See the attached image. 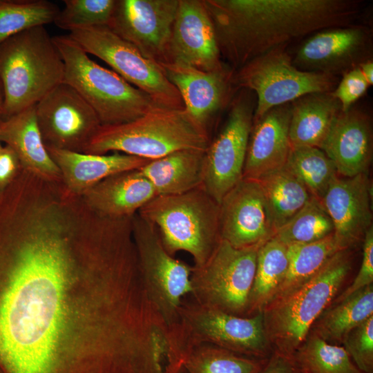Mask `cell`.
Returning <instances> with one entry per match:
<instances>
[{"mask_svg":"<svg viewBox=\"0 0 373 373\" xmlns=\"http://www.w3.org/2000/svg\"><path fill=\"white\" fill-rule=\"evenodd\" d=\"M52 40L64 64L63 82L90 106L101 125L126 123L157 106L113 70L91 59L68 35L52 37Z\"/></svg>","mask_w":373,"mask_h":373,"instance_id":"cell-7","label":"cell"},{"mask_svg":"<svg viewBox=\"0 0 373 373\" xmlns=\"http://www.w3.org/2000/svg\"><path fill=\"white\" fill-rule=\"evenodd\" d=\"M209 132L182 109L156 106L126 123L101 125L83 153L117 152L149 160L184 149L205 151Z\"/></svg>","mask_w":373,"mask_h":373,"instance_id":"cell-5","label":"cell"},{"mask_svg":"<svg viewBox=\"0 0 373 373\" xmlns=\"http://www.w3.org/2000/svg\"><path fill=\"white\" fill-rule=\"evenodd\" d=\"M321 149L333 162L338 175L350 178L367 173L372 158L370 115L354 106L341 111Z\"/></svg>","mask_w":373,"mask_h":373,"instance_id":"cell-21","label":"cell"},{"mask_svg":"<svg viewBox=\"0 0 373 373\" xmlns=\"http://www.w3.org/2000/svg\"><path fill=\"white\" fill-rule=\"evenodd\" d=\"M180 373H186V372L185 371V370L183 367Z\"/></svg>","mask_w":373,"mask_h":373,"instance_id":"cell-45","label":"cell"},{"mask_svg":"<svg viewBox=\"0 0 373 373\" xmlns=\"http://www.w3.org/2000/svg\"><path fill=\"white\" fill-rule=\"evenodd\" d=\"M239 91L224 126L204 152L202 186L218 204L243 177L256 98L252 91Z\"/></svg>","mask_w":373,"mask_h":373,"instance_id":"cell-13","label":"cell"},{"mask_svg":"<svg viewBox=\"0 0 373 373\" xmlns=\"http://www.w3.org/2000/svg\"><path fill=\"white\" fill-rule=\"evenodd\" d=\"M288 264L287 246L276 236L258 247L245 316L262 312L283 280Z\"/></svg>","mask_w":373,"mask_h":373,"instance_id":"cell-29","label":"cell"},{"mask_svg":"<svg viewBox=\"0 0 373 373\" xmlns=\"http://www.w3.org/2000/svg\"><path fill=\"white\" fill-rule=\"evenodd\" d=\"M359 68L369 85L372 86L373 84V59L364 62Z\"/></svg>","mask_w":373,"mask_h":373,"instance_id":"cell-43","label":"cell"},{"mask_svg":"<svg viewBox=\"0 0 373 373\" xmlns=\"http://www.w3.org/2000/svg\"><path fill=\"white\" fill-rule=\"evenodd\" d=\"M204 150L184 149L150 160L140 168L157 195L181 194L202 186Z\"/></svg>","mask_w":373,"mask_h":373,"instance_id":"cell-27","label":"cell"},{"mask_svg":"<svg viewBox=\"0 0 373 373\" xmlns=\"http://www.w3.org/2000/svg\"><path fill=\"white\" fill-rule=\"evenodd\" d=\"M3 101V90H2V86L0 81V102Z\"/></svg>","mask_w":373,"mask_h":373,"instance_id":"cell-44","label":"cell"},{"mask_svg":"<svg viewBox=\"0 0 373 373\" xmlns=\"http://www.w3.org/2000/svg\"><path fill=\"white\" fill-rule=\"evenodd\" d=\"M220 239L237 249L259 247L276 234L268 206L256 180L242 178L220 204Z\"/></svg>","mask_w":373,"mask_h":373,"instance_id":"cell-17","label":"cell"},{"mask_svg":"<svg viewBox=\"0 0 373 373\" xmlns=\"http://www.w3.org/2000/svg\"><path fill=\"white\" fill-rule=\"evenodd\" d=\"M35 113L46 148L83 153L101 126L90 106L64 82L35 104Z\"/></svg>","mask_w":373,"mask_h":373,"instance_id":"cell-16","label":"cell"},{"mask_svg":"<svg viewBox=\"0 0 373 373\" xmlns=\"http://www.w3.org/2000/svg\"><path fill=\"white\" fill-rule=\"evenodd\" d=\"M299 373H363L343 347L309 332L291 356Z\"/></svg>","mask_w":373,"mask_h":373,"instance_id":"cell-32","label":"cell"},{"mask_svg":"<svg viewBox=\"0 0 373 373\" xmlns=\"http://www.w3.org/2000/svg\"><path fill=\"white\" fill-rule=\"evenodd\" d=\"M287 46L273 48L233 70L231 82L236 91H252L256 102L253 120L271 108L291 103L314 93L332 92L340 78L305 72L292 63Z\"/></svg>","mask_w":373,"mask_h":373,"instance_id":"cell-8","label":"cell"},{"mask_svg":"<svg viewBox=\"0 0 373 373\" xmlns=\"http://www.w3.org/2000/svg\"><path fill=\"white\" fill-rule=\"evenodd\" d=\"M0 140L16 153L23 170L43 180L61 182L60 171L44 143L35 105L0 119Z\"/></svg>","mask_w":373,"mask_h":373,"instance_id":"cell-25","label":"cell"},{"mask_svg":"<svg viewBox=\"0 0 373 373\" xmlns=\"http://www.w3.org/2000/svg\"><path fill=\"white\" fill-rule=\"evenodd\" d=\"M290 55L300 70L340 78L373 59L372 30L356 23L325 28L303 39Z\"/></svg>","mask_w":373,"mask_h":373,"instance_id":"cell-14","label":"cell"},{"mask_svg":"<svg viewBox=\"0 0 373 373\" xmlns=\"http://www.w3.org/2000/svg\"><path fill=\"white\" fill-rule=\"evenodd\" d=\"M0 373H3L1 367H0Z\"/></svg>","mask_w":373,"mask_h":373,"instance_id":"cell-47","label":"cell"},{"mask_svg":"<svg viewBox=\"0 0 373 373\" xmlns=\"http://www.w3.org/2000/svg\"><path fill=\"white\" fill-rule=\"evenodd\" d=\"M54 23L61 29L106 26L111 19L115 0H64Z\"/></svg>","mask_w":373,"mask_h":373,"instance_id":"cell-37","label":"cell"},{"mask_svg":"<svg viewBox=\"0 0 373 373\" xmlns=\"http://www.w3.org/2000/svg\"><path fill=\"white\" fill-rule=\"evenodd\" d=\"M1 104H2V102H0V108H1ZM1 142V140H0ZM2 146L1 144V142H0V149H1Z\"/></svg>","mask_w":373,"mask_h":373,"instance_id":"cell-46","label":"cell"},{"mask_svg":"<svg viewBox=\"0 0 373 373\" xmlns=\"http://www.w3.org/2000/svg\"><path fill=\"white\" fill-rule=\"evenodd\" d=\"M170 63L216 71L222 59L211 19L203 0H179L170 46Z\"/></svg>","mask_w":373,"mask_h":373,"instance_id":"cell-18","label":"cell"},{"mask_svg":"<svg viewBox=\"0 0 373 373\" xmlns=\"http://www.w3.org/2000/svg\"><path fill=\"white\" fill-rule=\"evenodd\" d=\"M267 358L247 357L203 343L190 350L183 367L186 373H258Z\"/></svg>","mask_w":373,"mask_h":373,"instance_id":"cell-34","label":"cell"},{"mask_svg":"<svg viewBox=\"0 0 373 373\" xmlns=\"http://www.w3.org/2000/svg\"><path fill=\"white\" fill-rule=\"evenodd\" d=\"M22 167L16 153L9 146L0 149V193L15 180Z\"/></svg>","mask_w":373,"mask_h":373,"instance_id":"cell-41","label":"cell"},{"mask_svg":"<svg viewBox=\"0 0 373 373\" xmlns=\"http://www.w3.org/2000/svg\"><path fill=\"white\" fill-rule=\"evenodd\" d=\"M369 86L358 67L343 75L332 94L340 102L342 111H346L365 94Z\"/></svg>","mask_w":373,"mask_h":373,"instance_id":"cell-39","label":"cell"},{"mask_svg":"<svg viewBox=\"0 0 373 373\" xmlns=\"http://www.w3.org/2000/svg\"><path fill=\"white\" fill-rule=\"evenodd\" d=\"M291 103L274 107L253 120L243 178L257 180L285 166L291 146L289 139Z\"/></svg>","mask_w":373,"mask_h":373,"instance_id":"cell-22","label":"cell"},{"mask_svg":"<svg viewBox=\"0 0 373 373\" xmlns=\"http://www.w3.org/2000/svg\"><path fill=\"white\" fill-rule=\"evenodd\" d=\"M276 231L287 222L311 199L307 189L285 166L258 179Z\"/></svg>","mask_w":373,"mask_h":373,"instance_id":"cell-30","label":"cell"},{"mask_svg":"<svg viewBox=\"0 0 373 373\" xmlns=\"http://www.w3.org/2000/svg\"><path fill=\"white\" fill-rule=\"evenodd\" d=\"M289 139L291 146L321 149L338 115L340 102L332 92L314 93L291 102Z\"/></svg>","mask_w":373,"mask_h":373,"instance_id":"cell-26","label":"cell"},{"mask_svg":"<svg viewBox=\"0 0 373 373\" xmlns=\"http://www.w3.org/2000/svg\"><path fill=\"white\" fill-rule=\"evenodd\" d=\"M156 195L155 188L138 169L111 175L82 197L99 215L121 218L133 217Z\"/></svg>","mask_w":373,"mask_h":373,"instance_id":"cell-24","label":"cell"},{"mask_svg":"<svg viewBox=\"0 0 373 373\" xmlns=\"http://www.w3.org/2000/svg\"><path fill=\"white\" fill-rule=\"evenodd\" d=\"M352 269L349 249L336 252L305 282L264 307V326L274 351L291 357L335 298Z\"/></svg>","mask_w":373,"mask_h":373,"instance_id":"cell-4","label":"cell"},{"mask_svg":"<svg viewBox=\"0 0 373 373\" xmlns=\"http://www.w3.org/2000/svg\"><path fill=\"white\" fill-rule=\"evenodd\" d=\"M371 201L367 173L350 178L338 176L329 185L321 202L332 220L341 249H350L363 240L372 226Z\"/></svg>","mask_w":373,"mask_h":373,"instance_id":"cell-20","label":"cell"},{"mask_svg":"<svg viewBox=\"0 0 373 373\" xmlns=\"http://www.w3.org/2000/svg\"><path fill=\"white\" fill-rule=\"evenodd\" d=\"M219 204L202 186L177 195H157L138 214L153 224L171 256L189 253L202 265L220 240Z\"/></svg>","mask_w":373,"mask_h":373,"instance_id":"cell-6","label":"cell"},{"mask_svg":"<svg viewBox=\"0 0 373 373\" xmlns=\"http://www.w3.org/2000/svg\"><path fill=\"white\" fill-rule=\"evenodd\" d=\"M68 36L87 54L103 60L127 82L144 93L157 106L184 108L178 89L160 66L144 57L135 46L107 26L75 29Z\"/></svg>","mask_w":373,"mask_h":373,"instance_id":"cell-10","label":"cell"},{"mask_svg":"<svg viewBox=\"0 0 373 373\" xmlns=\"http://www.w3.org/2000/svg\"><path fill=\"white\" fill-rule=\"evenodd\" d=\"M222 59L233 70L325 28L356 23V0H203Z\"/></svg>","mask_w":373,"mask_h":373,"instance_id":"cell-2","label":"cell"},{"mask_svg":"<svg viewBox=\"0 0 373 373\" xmlns=\"http://www.w3.org/2000/svg\"><path fill=\"white\" fill-rule=\"evenodd\" d=\"M334 233V225L321 200L312 196L274 236L287 246L309 243Z\"/></svg>","mask_w":373,"mask_h":373,"instance_id":"cell-36","label":"cell"},{"mask_svg":"<svg viewBox=\"0 0 373 373\" xmlns=\"http://www.w3.org/2000/svg\"><path fill=\"white\" fill-rule=\"evenodd\" d=\"M284 166L321 201L338 176L333 162L323 151L313 146H291Z\"/></svg>","mask_w":373,"mask_h":373,"instance_id":"cell-33","label":"cell"},{"mask_svg":"<svg viewBox=\"0 0 373 373\" xmlns=\"http://www.w3.org/2000/svg\"><path fill=\"white\" fill-rule=\"evenodd\" d=\"M258 249H237L220 239L202 265L192 267L190 296L201 304L245 316Z\"/></svg>","mask_w":373,"mask_h":373,"instance_id":"cell-11","label":"cell"},{"mask_svg":"<svg viewBox=\"0 0 373 373\" xmlns=\"http://www.w3.org/2000/svg\"><path fill=\"white\" fill-rule=\"evenodd\" d=\"M372 315V284L327 307L314 323L309 332L329 343L340 345L352 329Z\"/></svg>","mask_w":373,"mask_h":373,"instance_id":"cell-28","label":"cell"},{"mask_svg":"<svg viewBox=\"0 0 373 373\" xmlns=\"http://www.w3.org/2000/svg\"><path fill=\"white\" fill-rule=\"evenodd\" d=\"M341 250L334 233L315 242L287 245V271L271 300L305 282Z\"/></svg>","mask_w":373,"mask_h":373,"instance_id":"cell-31","label":"cell"},{"mask_svg":"<svg viewBox=\"0 0 373 373\" xmlns=\"http://www.w3.org/2000/svg\"><path fill=\"white\" fill-rule=\"evenodd\" d=\"M132 231L147 294L169 325L178 324L181 303L192 293V267L169 254L156 227L138 213L132 218Z\"/></svg>","mask_w":373,"mask_h":373,"instance_id":"cell-12","label":"cell"},{"mask_svg":"<svg viewBox=\"0 0 373 373\" xmlns=\"http://www.w3.org/2000/svg\"><path fill=\"white\" fill-rule=\"evenodd\" d=\"M152 312L132 218L35 178L0 193L3 373H146Z\"/></svg>","mask_w":373,"mask_h":373,"instance_id":"cell-1","label":"cell"},{"mask_svg":"<svg viewBox=\"0 0 373 373\" xmlns=\"http://www.w3.org/2000/svg\"><path fill=\"white\" fill-rule=\"evenodd\" d=\"M373 283V227L367 231L363 240L361 265L353 282L342 292L334 303Z\"/></svg>","mask_w":373,"mask_h":373,"instance_id":"cell-40","label":"cell"},{"mask_svg":"<svg viewBox=\"0 0 373 373\" xmlns=\"http://www.w3.org/2000/svg\"><path fill=\"white\" fill-rule=\"evenodd\" d=\"M160 66L178 89L186 111L207 131L209 122L230 104L237 92L231 82L233 70L229 66L216 71L175 63Z\"/></svg>","mask_w":373,"mask_h":373,"instance_id":"cell-19","label":"cell"},{"mask_svg":"<svg viewBox=\"0 0 373 373\" xmlns=\"http://www.w3.org/2000/svg\"><path fill=\"white\" fill-rule=\"evenodd\" d=\"M64 64L44 26L27 29L0 44L3 101L0 119L35 105L63 82Z\"/></svg>","mask_w":373,"mask_h":373,"instance_id":"cell-3","label":"cell"},{"mask_svg":"<svg viewBox=\"0 0 373 373\" xmlns=\"http://www.w3.org/2000/svg\"><path fill=\"white\" fill-rule=\"evenodd\" d=\"M179 0H115L106 26L159 66L170 63Z\"/></svg>","mask_w":373,"mask_h":373,"instance_id":"cell-15","label":"cell"},{"mask_svg":"<svg viewBox=\"0 0 373 373\" xmlns=\"http://www.w3.org/2000/svg\"><path fill=\"white\" fill-rule=\"evenodd\" d=\"M46 149L60 171L63 184L70 192L79 196L105 178L120 172L138 169L150 161L117 152L97 155Z\"/></svg>","mask_w":373,"mask_h":373,"instance_id":"cell-23","label":"cell"},{"mask_svg":"<svg viewBox=\"0 0 373 373\" xmlns=\"http://www.w3.org/2000/svg\"><path fill=\"white\" fill-rule=\"evenodd\" d=\"M342 345L361 372L373 373V315L352 329Z\"/></svg>","mask_w":373,"mask_h":373,"instance_id":"cell-38","label":"cell"},{"mask_svg":"<svg viewBox=\"0 0 373 373\" xmlns=\"http://www.w3.org/2000/svg\"><path fill=\"white\" fill-rule=\"evenodd\" d=\"M178 314L186 355L192 347L203 343L258 359L269 358L274 351L262 312L237 316L201 304L188 296L182 300Z\"/></svg>","mask_w":373,"mask_h":373,"instance_id":"cell-9","label":"cell"},{"mask_svg":"<svg viewBox=\"0 0 373 373\" xmlns=\"http://www.w3.org/2000/svg\"><path fill=\"white\" fill-rule=\"evenodd\" d=\"M258 373H299V372L291 357L273 351Z\"/></svg>","mask_w":373,"mask_h":373,"instance_id":"cell-42","label":"cell"},{"mask_svg":"<svg viewBox=\"0 0 373 373\" xmlns=\"http://www.w3.org/2000/svg\"><path fill=\"white\" fill-rule=\"evenodd\" d=\"M59 10L48 0H0V44L27 29L54 22Z\"/></svg>","mask_w":373,"mask_h":373,"instance_id":"cell-35","label":"cell"}]
</instances>
